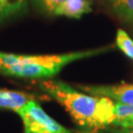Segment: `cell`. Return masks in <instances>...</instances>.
Masks as SVG:
<instances>
[{"label": "cell", "mask_w": 133, "mask_h": 133, "mask_svg": "<svg viewBox=\"0 0 133 133\" xmlns=\"http://www.w3.org/2000/svg\"><path fill=\"white\" fill-rule=\"evenodd\" d=\"M39 88L66 109L85 133H97L114 124L115 103L108 97L83 93L59 80L42 81Z\"/></svg>", "instance_id": "1"}, {"label": "cell", "mask_w": 133, "mask_h": 133, "mask_svg": "<svg viewBox=\"0 0 133 133\" xmlns=\"http://www.w3.org/2000/svg\"><path fill=\"white\" fill-rule=\"evenodd\" d=\"M105 50V48H103L48 55H24L0 51V73L19 78H50L59 73L67 64L97 55Z\"/></svg>", "instance_id": "2"}, {"label": "cell", "mask_w": 133, "mask_h": 133, "mask_svg": "<svg viewBox=\"0 0 133 133\" xmlns=\"http://www.w3.org/2000/svg\"><path fill=\"white\" fill-rule=\"evenodd\" d=\"M17 112L23 121L24 133H72L50 117L36 100L30 101Z\"/></svg>", "instance_id": "3"}, {"label": "cell", "mask_w": 133, "mask_h": 133, "mask_svg": "<svg viewBox=\"0 0 133 133\" xmlns=\"http://www.w3.org/2000/svg\"><path fill=\"white\" fill-rule=\"evenodd\" d=\"M78 88L90 95L108 97L112 101H116V103L133 105V85L131 84L114 86L78 85Z\"/></svg>", "instance_id": "4"}, {"label": "cell", "mask_w": 133, "mask_h": 133, "mask_svg": "<svg viewBox=\"0 0 133 133\" xmlns=\"http://www.w3.org/2000/svg\"><path fill=\"white\" fill-rule=\"evenodd\" d=\"M37 99H41V97L25 92L0 88V109H12L17 112L30 101Z\"/></svg>", "instance_id": "5"}, {"label": "cell", "mask_w": 133, "mask_h": 133, "mask_svg": "<svg viewBox=\"0 0 133 133\" xmlns=\"http://www.w3.org/2000/svg\"><path fill=\"white\" fill-rule=\"evenodd\" d=\"M92 11L91 0H65L54 12V15L80 19Z\"/></svg>", "instance_id": "6"}, {"label": "cell", "mask_w": 133, "mask_h": 133, "mask_svg": "<svg viewBox=\"0 0 133 133\" xmlns=\"http://www.w3.org/2000/svg\"><path fill=\"white\" fill-rule=\"evenodd\" d=\"M27 0H0V24L26 10Z\"/></svg>", "instance_id": "7"}, {"label": "cell", "mask_w": 133, "mask_h": 133, "mask_svg": "<svg viewBox=\"0 0 133 133\" xmlns=\"http://www.w3.org/2000/svg\"><path fill=\"white\" fill-rule=\"evenodd\" d=\"M114 12L121 19L133 21V0H110Z\"/></svg>", "instance_id": "8"}, {"label": "cell", "mask_w": 133, "mask_h": 133, "mask_svg": "<svg viewBox=\"0 0 133 133\" xmlns=\"http://www.w3.org/2000/svg\"><path fill=\"white\" fill-rule=\"evenodd\" d=\"M116 45L126 56L133 60V39L121 29H118L116 33Z\"/></svg>", "instance_id": "9"}, {"label": "cell", "mask_w": 133, "mask_h": 133, "mask_svg": "<svg viewBox=\"0 0 133 133\" xmlns=\"http://www.w3.org/2000/svg\"><path fill=\"white\" fill-rule=\"evenodd\" d=\"M43 10L50 14H54V12L65 0H38Z\"/></svg>", "instance_id": "10"}, {"label": "cell", "mask_w": 133, "mask_h": 133, "mask_svg": "<svg viewBox=\"0 0 133 133\" xmlns=\"http://www.w3.org/2000/svg\"><path fill=\"white\" fill-rule=\"evenodd\" d=\"M111 133H133V126L128 128H118V129H110Z\"/></svg>", "instance_id": "11"}, {"label": "cell", "mask_w": 133, "mask_h": 133, "mask_svg": "<svg viewBox=\"0 0 133 133\" xmlns=\"http://www.w3.org/2000/svg\"><path fill=\"white\" fill-rule=\"evenodd\" d=\"M132 126H133V125H132Z\"/></svg>", "instance_id": "12"}]
</instances>
